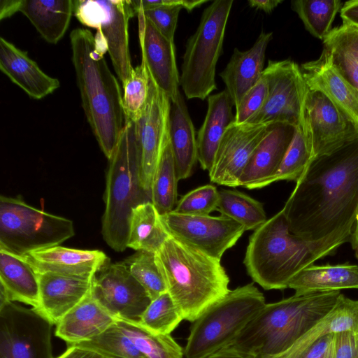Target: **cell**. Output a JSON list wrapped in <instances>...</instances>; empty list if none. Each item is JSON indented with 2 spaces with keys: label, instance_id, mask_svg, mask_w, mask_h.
<instances>
[{
  "label": "cell",
  "instance_id": "obj_9",
  "mask_svg": "<svg viewBox=\"0 0 358 358\" xmlns=\"http://www.w3.org/2000/svg\"><path fill=\"white\" fill-rule=\"evenodd\" d=\"M74 234L71 220L32 207L19 196H0V249L24 257L59 245Z\"/></svg>",
  "mask_w": 358,
  "mask_h": 358
},
{
  "label": "cell",
  "instance_id": "obj_8",
  "mask_svg": "<svg viewBox=\"0 0 358 358\" xmlns=\"http://www.w3.org/2000/svg\"><path fill=\"white\" fill-rule=\"evenodd\" d=\"M233 3V0L213 1L203 10L195 33L187 41L180 85L189 99L204 100L217 89L216 65Z\"/></svg>",
  "mask_w": 358,
  "mask_h": 358
},
{
  "label": "cell",
  "instance_id": "obj_5",
  "mask_svg": "<svg viewBox=\"0 0 358 358\" xmlns=\"http://www.w3.org/2000/svg\"><path fill=\"white\" fill-rule=\"evenodd\" d=\"M155 257L167 292L184 320L194 322L230 290L229 278L220 260L171 235Z\"/></svg>",
  "mask_w": 358,
  "mask_h": 358
},
{
  "label": "cell",
  "instance_id": "obj_28",
  "mask_svg": "<svg viewBox=\"0 0 358 358\" xmlns=\"http://www.w3.org/2000/svg\"><path fill=\"white\" fill-rule=\"evenodd\" d=\"M169 135L178 180L189 178L198 161L194 127L183 96L171 101Z\"/></svg>",
  "mask_w": 358,
  "mask_h": 358
},
{
  "label": "cell",
  "instance_id": "obj_2",
  "mask_svg": "<svg viewBox=\"0 0 358 358\" xmlns=\"http://www.w3.org/2000/svg\"><path fill=\"white\" fill-rule=\"evenodd\" d=\"M72 62L82 106L92 131L109 159L125 124L123 94L104 58L106 46L99 35L76 28L70 34Z\"/></svg>",
  "mask_w": 358,
  "mask_h": 358
},
{
  "label": "cell",
  "instance_id": "obj_12",
  "mask_svg": "<svg viewBox=\"0 0 358 358\" xmlns=\"http://www.w3.org/2000/svg\"><path fill=\"white\" fill-rule=\"evenodd\" d=\"M262 77L268 85L267 97L261 110L248 123H283L296 127L308 91L301 67L290 59L268 60Z\"/></svg>",
  "mask_w": 358,
  "mask_h": 358
},
{
  "label": "cell",
  "instance_id": "obj_17",
  "mask_svg": "<svg viewBox=\"0 0 358 358\" xmlns=\"http://www.w3.org/2000/svg\"><path fill=\"white\" fill-rule=\"evenodd\" d=\"M170 106L169 98L150 78L146 105L135 122L140 150L141 184L150 193L153 173L169 134Z\"/></svg>",
  "mask_w": 358,
  "mask_h": 358
},
{
  "label": "cell",
  "instance_id": "obj_30",
  "mask_svg": "<svg viewBox=\"0 0 358 358\" xmlns=\"http://www.w3.org/2000/svg\"><path fill=\"white\" fill-rule=\"evenodd\" d=\"M73 11L72 0H22L20 8L41 36L52 44L65 34Z\"/></svg>",
  "mask_w": 358,
  "mask_h": 358
},
{
  "label": "cell",
  "instance_id": "obj_29",
  "mask_svg": "<svg viewBox=\"0 0 358 358\" xmlns=\"http://www.w3.org/2000/svg\"><path fill=\"white\" fill-rule=\"evenodd\" d=\"M288 288L295 294L358 289V265L348 262L339 264L310 265L294 275Z\"/></svg>",
  "mask_w": 358,
  "mask_h": 358
},
{
  "label": "cell",
  "instance_id": "obj_51",
  "mask_svg": "<svg viewBox=\"0 0 358 358\" xmlns=\"http://www.w3.org/2000/svg\"><path fill=\"white\" fill-rule=\"evenodd\" d=\"M282 2V0H249L248 4L257 10L271 13Z\"/></svg>",
  "mask_w": 358,
  "mask_h": 358
},
{
  "label": "cell",
  "instance_id": "obj_36",
  "mask_svg": "<svg viewBox=\"0 0 358 358\" xmlns=\"http://www.w3.org/2000/svg\"><path fill=\"white\" fill-rule=\"evenodd\" d=\"M217 210L242 225L245 230H255L266 220L263 204L237 190L219 191Z\"/></svg>",
  "mask_w": 358,
  "mask_h": 358
},
{
  "label": "cell",
  "instance_id": "obj_3",
  "mask_svg": "<svg viewBox=\"0 0 358 358\" xmlns=\"http://www.w3.org/2000/svg\"><path fill=\"white\" fill-rule=\"evenodd\" d=\"M340 291L294 294L266 303L229 345L254 358H275L327 315Z\"/></svg>",
  "mask_w": 358,
  "mask_h": 358
},
{
  "label": "cell",
  "instance_id": "obj_11",
  "mask_svg": "<svg viewBox=\"0 0 358 358\" xmlns=\"http://www.w3.org/2000/svg\"><path fill=\"white\" fill-rule=\"evenodd\" d=\"M53 325L34 308L0 301V358H54Z\"/></svg>",
  "mask_w": 358,
  "mask_h": 358
},
{
  "label": "cell",
  "instance_id": "obj_47",
  "mask_svg": "<svg viewBox=\"0 0 358 358\" xmlns=\"http://www.w3.org/2000/svg\"><path fill=\"white\" fill-rule=\"evenodd\" d=\"M343 23L358 29V0L346 1L340 10Z\"/></svg>",
  "mask_w": 358,
  "mask_h": 358
},
{
  "label": "cell",
  "instance_id": "obj_25",
  "mask_svg": "<svg viewBox=\"0 0 358 358\" xmlns=\"http://www.w3.org/2000/svg\"><path fill=\"white\" fill-rule=\"evenodd\" d=\"M116 319L90 292L56 324L55 336L67 345L85 341L105 331Z\"/></svg>",
  "mask_w": 358,
  "mask_h": 358
},
{
  "label": "cell",
  "instance_id": "obj_22",
  "mask_svg": "<svg viewBox=\"0 0 358 358\" xmlns=\"http://www.w3.org/2000/svg\"><path fill=\"white\" fill-rule=\"evenodd\" d=\"M39 302L37 308L53 324L57 323L90 292L92 279L53 273H37Z\"/></svg>",
  "mask_w": 358,
  "mask_h": 358
},
{
  "label": "cell",
  "instance_id": "obj_4",
  "mask_svg": "<svg viewBox=\"0 0 358 358\" xmlns=\"http://www.w3.org/2000/svg\"><path fill=\"white\" fill-rule=\"evenodd\" d=\"M339 247L331 242L310 241L294 235L281 210L254 230L243 263L252 280L264 289H284L301 270Z\"/></svg>",
  "mask_w": 358,
  "mask_h": 358
},
{
  "label": "cell",
  "instance_id": "obj_13",
  "mask_svg": "<svg viewBox=\"0 0 358 358\" xmlns=\"http://www.w3.org/2000/svg\"><path fill=\"white\" fill-rule=\"evenodd\" d=\"M160 217L169 235L219 260L245 231L242 225L222 215L193 216L171 211Z\"/></svg>",
  "mask_w": 358,
  "mask_h": 358
},
{
  "label": "cell",
  "instance_id": "obj_52",
  "mask_svg": "<svg viewBox=\"0 0 358 358\" xmlns=\"http://www.w3.org/2000/svg\"><path fill=\"white\" fill-rule=\"evenodd\" d=\"M350 242L351 243L352 249L355 252L356 257L358 259V215L353 227Z\"/></svg>",
  "mask_w": 358,
  "mask_h": 358
},
{
  "label": "cell",
  "instance_id": "obj_7",
  "mask_svg": "<svg viewBox=\"0 0 358 358\" xmlns=\"http://www.w3.org/2000/svg\"><path fill=\"white\" fill-rule=\"evenodd\" d=\"M265 304L253 282L229 290L193 322L185 356L201 358L229 346Z\"/></svg>",
  "mask_w": 358,
  "mask_h": 358
},
{
  "label": "cell",
  "instance_id": "obj_35",
  "mask_svg": "<svg viewBox=\"0 0 358 358\" xmlns=\"http://www.w3.org/2000/svg\"><path fill=\"white\" fill-rule=\"evenodd\" d=\"M115 322L146 358H182L184 350L170 334L153 333L137 322L117 318Z\"/></svg>",
  "mask_w": 358,
  "mask_h": 358
},
{
  "label": "cell",
  "instance_id": "obj_27",
  "mask_svg": "<svg viewBox=\"0 0 358 358\" xmlns=\"http://www.w3.org/2000/svg\"><path fill=\"white\" fill-rule=\"evenodd\" d=\"M17 301L37 308L38 274L22 257L0 249V301Z\"/></svg>",
  "mask_w": 358,
  "mask_h": 358
},
{
  "label": "cell",
  "instance_id": "obj_41",
  "mask_svg": "<svg viewBox=\"0 0 358 358\" xmlns=\"http://www.w3.org/2000/svg\"><path fill=\"white\" fill-rule=\"evenodd\" d=\"M124 262L151 300L167 292L166 282L156 262L155 253L137 251Z\"/></svg>",
  "mask_w": 358,
  "mask_h": 358
},
{
  "label": "cell",
  "instance_id": "obj_33",
  "mask_svg": "<svg viewBox=\"0 0 358 358\" xmlns=\"http://www.w3.org/2000/svg\"><path fill=\"white\" fill-rule=\"evenodd\" d=\"M169 236L152 202L138 205L132 210L127 248L156 253Z\"/></svg>",
  "mask_w": 358,
  "mask_h": 358
},
{
  "label": "cell",
  "instance_id": "obj_19",
  "mask_svg": "<svg viewBox=\"0 0 358 358\" xmlns=\"http://www.w3.org/2000/svg\"><path fill=\"white\" fill-rule=\"evenodd\" d=\"M294 132L295 127L290 124H271L250 159L239 180V186L249 189L267 186L280 166Z\"/></svg>",
  "mask_w": 358,
  "mask_h": 358
},
{
  "label": "cell",
  "instance_id": "obj_31",
  "mask_svg": "<svg viewBox=\"0 0 358 358\" xmlns=\"http://www.w3.org/2000/svg\"><path fill=\"white\" fill-rule=\"evenodd\" d=\"M343 331L358 333V300L342 294L334 308L303 334L286 352L275 358H294L311 347L322 336Z\"/></svg>",
  "mask_w": 358,
  "mask_h": 358
},
{
  "label": "cell",
  "instance_id": "obj_37",
  "mask_svg": "<svg viewBox=\"0 0 358 358\" xmlns=\"http://www.w3.org/2000/svg\"><path fill=\"white\" fill-rule=\"evenodd\" d=\"M313 148L306 131L303 114L287 151L275 173L268 185L280 180L297 182L313 160Z\"/></svg>",
  "mask_w": 358,
  "mask_h": 358
},
{
  "label": "cell",
  "instance_id": "obj_45",
  "mask_svg": "<svg viewBox=\"0 0 358 358\" xmlns=\"http://www.w3.org/2000/svg\"><path fill=\"white\" fill-rule=\"evenodd\" d=\"M268 94V85L262 77L250 88L236 108L234 122L248 123L263 107Z\"/></svg>",
  "mask_w": 358,
  "mask_h": 358
},
{
  "label": "cell",
  "instance_id": "obj_54",
  "mask_svg": "<svg viewBox=\"0 0 358 358\" xmlns=\"http://www.w3.org/2000/svg\"><path fill=\"white\" fill-rule=\"evenodd\" d=\"M355 358H358V348H357V353H356Z\"/></svg>",
  "mask_w": 358,
  "mask_h": 358
},
{
  "label": "cell",
  "instance_id": "obj_24",
  "mask_svg": "<svg viewBox=\"0 0 358 358\" xmlns=\"http://www.w3.org/2000/svg\"><path fill=\"white\" fill-rule=\"evenodd\" d=\"M0 69L30 97L41 99L60 86L59 81L43 72L27 52L3 37L0 38Z\"/></svg>",
  "mask_w": 358,
  "mask_h": 358
},
{
  "label": "cell",
  "instance_id": "obj_49",
  "mask_svg": "<svg viewBox=\"0 0 358 358\" xmlns=\"http://www.w3.org/2000/svg\"><path fill=\"white\" fill-rule=\"evenodd\" d=\"M201 358H254L231 346H227Z\"/></svg>",
  "mask_w": 358,
  "mask_h": 358
},
{
  "label": "cell",
  "instance_id": "obj_10",
  "mask_svg": "<svg viewBox=\"0 0 358 358\" xmlns=\"http://www.w3.org/2000/svg\"><path fill=\"white\" fill-rule=\"evenodd\" d=\"M73 13L83 25L96 29L124 85L134 67L129 48V20L135 15L130 0H75Z\"/></svg>",
  "mask_w": 358,
  "mask_h": 358
},
{
  "label": "cell",
  "instance_id": "obj_40",
  "mask_svg": "<svg viewBox=\"0 0 358 358\" xmlns=\"http://www.w3.org/2000/svg\"><path fill=\"white\" fill-rule=\"evenodd\" d=\"M184 320L183 316L168 292L151 301L138 323L146 329L158 334H170Z\"/></svg>",
  "mask_w": 358,
  "mask_h": 358
},
{
  "label": "cell",
  "instance_id": "obj_23",
  "mask_svg": "<svg viewBox=\"0 0 358 358\" xmlns=\"http://www.w3.org/2000/svg\"><path fill=\"white\" fill-rule=\"evenodd\" d=\"M272 36V32L262 31L250 49L241 51L235 48L226 67L220 73L235 108L245 94L261 79L266 48Z\"/></svg>",
  "mask_w": 358,
  "mask_h": 358
},
{
  "label": "cell",
  "instance_id": "obj_38",
  "mask_svg": "<svg viewBox=\"0 0 358 358\" xmlns=\"http://www.w3.org/2000/svg\"><path fill=\"white\" fill-rule=\"evenodd\" d=\"M291 6L303 22L306 29L322 41L331 31L337 13L342 8L340 0H295Z\"/></svg>",
  "mask_w": 358,
  "mask_h": 358
},
{
  "label": "cell",
  "instance_id": "obj_6",
  "mask_svg": "<svg viewBox=\"0 0 358 358\" xmlns=\"http://www.w3.org/2000/svg\"><path fill=\"white\" fill-rule=\"evenodd\" d=\"M103 201L101 234L113 250L122 252L127 248L132 210L138 205L152 202L151 193L141 184L135 121L125 119L124 129L108 159Z\"/></svg>",
  "mask_w": 358,
  "mask_h": 358
},
{
  "label": "cell",
  "instance_id": "obj_26",
  "mask_svg": "<svg viewBox=\"0 0 358 358\" xmlns=\"http://www.w3.org/2000/svg\"><path fill=\"white\" fill-rule=\"evenodd\" d=\"M232 106L226 90L208 97L207 113L196 138L198 161L205 171L212 167L220 143L234 122Z\"/></svg>",
  "mask_w": 358,
  "mask_h": 358
},
{
  "label": "cell",
  "instance_id": "obj_43",
  "mask_svg": "<svg viewBox=\"0 0 358 358\" xmlns=\"http://www.w3.org/2000/svg\"><path fill=\"white\" fill-rule=\"evenodd\" d=\"M206 2V0H169L165 5L141 10L138 13H141L162 35L173 41L180 10L183 8L192 11Z\"/></svg>",
  "mask_w": 358,
  "mask_h": 358
},
{
  "label": "cell",
  "instance_id": "obj_48",
  "mask_svg": "<svg viewBox=\"0 0 358 358\" xmlns=\"http://www.w3.org/2000/svg\"><path fill=\"white\" fill-rule=\"evenodd\" d=\"M68 348L57 358H107L94 351L75 345H67Z\"/></svg>",
  "mask_w": 358,
  "mask_h": 358
},
{
  "label": "cell",
  "instance_id": "obj_53",
  "mask_svg": "<svg viewBox=\"0 0 358 358\" xmlns=\"http://www.w3.org/2000/svg\"><path fill=\"white\" fill-rule=\"evenodd\" d=\"M319 358H334V346L327 353Z\"/></svg>",
  "mask_w": 358,
  "mask_h": 358
},
{
  "label": "cell",
  "instance_id": "obj_32",
  "mask_svg": "<svg viewBox=\"0 0 358 358\" xmlns=\"http://www.w3.org/2000/svg\"><path fill=\"white\" fill-rule=\"evenodd\" d=\"M323 43L333 66L358 92V29L343 23Z\"/></svg>",
  "mask_w": 358,
  "mask_h": 358
},
{
  "label": "cell",
  "instance_id": "obj_18",
  "mask_svg": "<svg viewBox=\"0 0 358 358\" xmlns=\"http://www.w3.org/2000/svg\"><path fill=\"white\" fill-rule=\"evenodd\" d=\"M137 16L142 62L150 80L173 101L180 93L174 43L162 35L141 13Z\"/></svg>",
  "mask_w": 358,
  "mask_h": 358
},
{
  "label": "cell",
  "instance_id": "obj_16",
  "mask_svg": "<svg viewBox=\"0 0 358 358\" xmlns=\"http://www.w3.org/2000/svg\"><path fill=\"white\" fill-rule=\"evenodd\" d=\"M270 125L231 123L220 143L208 171L210 181L231 187H239V180Z\"/></svg>",
  "mask_w": 358,
  "mask_h": 358
},
{
  "label": "cell",
  "instance_id": "obj_46",
  "mask_svg": "<svg viewBox=\"0 0 358 358\" xmlns=\"http://www.w3.org/2000/svg\"><path fill=\"white\" fill-rule=\"evenodd\" d=\"M358 348V333L343 331L335 334L334 358H355Z\"/></svg>",
  "mask_w": 358,
  "mask_h": 358
},
{
  "label": "cell",
  "instance_id": "obj_20",
  "mask_svg": "<svg viewBox=\"0 0 358 358\" xmlns=\"http://www.w3.org/2000/svg\"><path fill=\"white\" fill-rule=\"evenodd\" d=\"M24 257L36 273H53L67 276L92 279L110 262L98 250H80L57 245L31 252Z\"/></svg>",
  "mask_w": 358,
  "mask_h": 358
},
{
  "label": "cell",
  "instance_id": "obj_42",
  "mask_svg": "<svg viewBox=\"0 0 358 358\" xmlns=\"http://www.w3.org/2000/svg\"><path fill=\"white\" fill-rule=\"evenodd\" d=\"M122 86L125 119L136 121L145 108L149 94L150 76L143 62L133 69L130 77Z\"/></svg>",
  "mask_w": 358,
  "mask_h": 358
},
{
  "label": "cell",
  "instance_id": "obj_39",
  "mask_svg": "<svg viewBox=\"0 0 358 358\" xmlns=\"http://www.w3.org/2000/svg\"><path fill=\"white\" fill-rule=\"evenodd\" d=\"M67 345L86 348L107 358H146L116 322L90 340Z\"/></svg>",
  "mask_w": 358,
  "mask_h": 358
},
{
  "label": "cell",
  "instance_id": "obj_50",
  "mask_svg": "<svg viewBox=\"0 0 358 358\" xmlns=\"http://www.w3.org/2000/svg\"><path fill=\"white\" fill-rule=\"evenodd\" d=\"M22 0H1L0 3V19L10 17L20 12Z\"/></svg>",
  "mask_w": 358,
  "mask_h": 358
},
{
  "label": "cell",
  "instance_id": "obj_14",
  "mask_svg": "<svg viewBox=\"0 0 358 358\" xmlns=\"http://www.w3.org/2000/svg\"><path fill=\"white\" fill-rule=\"evenodd\" d=\"M90 293L115 317L137 322L152 301L124 262L102 266L92 279Z\"/></svg>",
  "mask_w": 358,
  "mask_h": 358
},
{
  "label": "cell",
  "instance_id": "obj_15",
  "mask_svg": "<svg viewBox=\"0 0 358 358\" xmlns=\"http://www.w3.org/2000/svg\"><path fill=\"white\" fill-rule=\"evenodd\" d=\"M303 120L313 148V159L329 154L358 137V129L321 92L308 91Z\"/></svg>",
  "mask_w": 358,
  "mask_h": 358
},
{
  "label": "cell",
  "instance_id": "obj_44",
  "mask_svg": "<svg viewBox=\"0 0 358 358\" xmlns=\"http://www.w3.org/2000/svg\"><path fill=\"white\" fill-rule=\"evenodd\" d=\"M219 191L206 185L187 192L177 202L173 212L185 215L206 216L217 210Z\"/></svg>",
  "mask_w": 358,
  "mask_h": 358
},
{
  "label": "cell",
  "instance_id": "obj_21",
  "mask_svg": "<svg viewBox=\"0 0 358 358\" xmlns=\"http://www.w3.org/2000/svg\"><path fill=\"white\" fill-rule=\"evenodd\" d=\"M309 89L323 93L358 129V92L340 74L323 50L320 57L301 67Z\"/></svg>",
  "mask_w": 358,
  "mask_h": 358
},
{
  "label": "cell",
  "instance_id": "obj_1",
  "mask_svg": "<svg viewBox=\"0 0 358 358\" xmlns=\"http://www.w3.org/2000/svg\"><path fill=\"white\" fill-rule=\"evenodd\" d=\"M282 210L290 232L302 239L350 241L358 215V137L314 158Z\"/></svg>",
  "mask_w": 358,
  "mask_h": 358
},
{
  "label": "cell",
  "instance_id": "obj_34",
  "mask_svg": "<svg viewBox=\"0 0 358 358\" xmlns=\"http://www.w3.org/2000/svg\"><path fill=\"white\" fill-rule=\"evenodd\" d=\"M178 181L168 134L153 173L150 189L152 203L159 215L174 210L178 202Z\"/></svg>",
  "mask_w": 358,
  "mask_h": 358
}]
</instances>
